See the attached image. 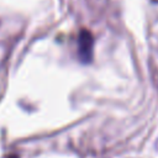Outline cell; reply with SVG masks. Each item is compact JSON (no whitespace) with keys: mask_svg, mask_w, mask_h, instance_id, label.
Wrapping results in <instances>:
<instances>
[{"mask_svg":"<svg viewBox=\"0 0 158 158\" xmlns=\"http://www.w3.org/2000/svg\"><path fill=\"white\" fill-rule=\"evenodd\" d=\"M93 47H94V40L91 33L86 30H81L78 37V53L83 63H89L91 60Z\"/></svg>","mask_w":158,"mask_h":158,"instance_id":"cell-1","label":"cell"}]
</instances>
